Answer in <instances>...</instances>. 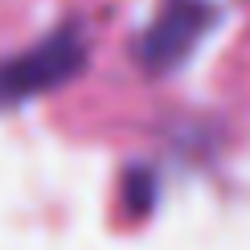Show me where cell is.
Listing matches in <instances>:
<instances>
[{
	"label": "cell",
	"instance_id": "obj_1",
	"mask_svg": "<svg viewBox=\"0 0 250 250\" xmlns=\"http://www.w3.org/2000/svg\"><path fill=\"white\" fill-rule=\"evenodd\" d=\"M86 70V37L78 25H62L45 33L25 54L0 58V111L49 95V90L74 82Z\"/></svg>",
	"mask_w": 250,
	"mask_h": 250
},
{
	"label": "cell",
	"instance_id": "obj_2",
	"mask_svg": "<svg viewBox=\"0 0 250 250\" xmlns=\"http://www.w3.org/2000/svg\"><path fill=\"white\" fill-rule=\"evenodd\" d=\"M213 21H217L213 0H164L156 21L135 41V62L152 78L168 74L197 49V41L213 29Z\"/></svg>",
	"mask_w": 250,
	"mask_h": 250
}]
</instances>
